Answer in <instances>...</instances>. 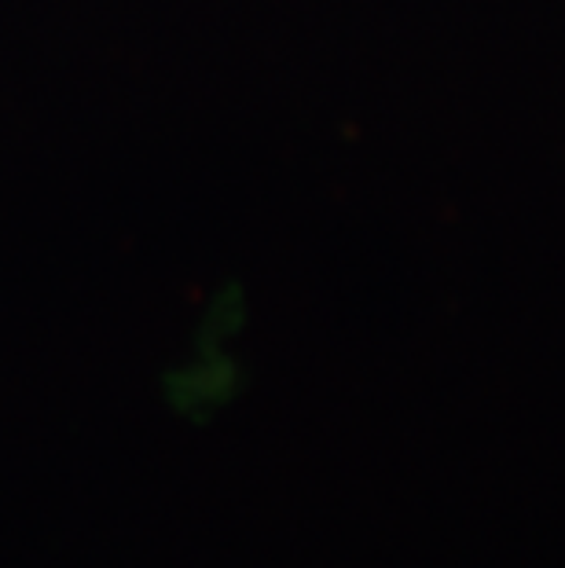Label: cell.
<instances>
[{
  "instance_id": "1",
  "label": "cell",
  "mask_w": 565,
  "mask_h": 568,
  "mask_svg": "<svg viewBox=\"0 0 565 568\" xmlns=\"http://www.w3.org/2000/svg\"><path fill=\"white\" fill-rule=\"evenodd\" d=\"M228 316L218 308H210L202 316L195 337L188 342L184 356L173 359V367L165 371L162 389L165 404L176 415L188 418H206V410L224 404V396L232 393L235 364H228Z\"/></svg>"
}]
</instances>
